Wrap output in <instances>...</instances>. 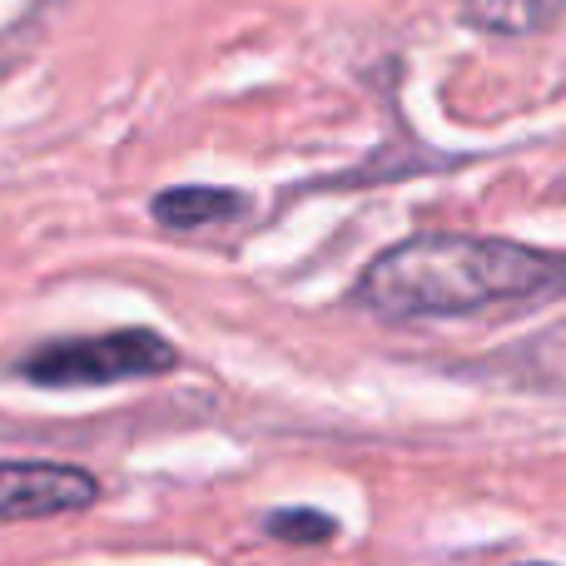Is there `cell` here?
I'll return each instance as SVG.
<instances>
[{"label":"cell","mask_w":566,"mask_h":566,"mask_svg":"<svg viewBox=\"0 0 566 566\" xmlns=\"http://www.w3.org/2000/svg\"><path fill=\"white\" fill-rule=\"evenodd\" d=\"M462 20L482 35L522 40L542 35L562 20V0H462Z\"/></svg>","instance_id":"obj_5"},{"label":"cell","mask_w":566,"mask_h":566,"mask_svg":"<svg viewBox=\"0 0 566 566\" xmlns=\"http://www.w3.org/2000/svg\"><path fill=\"white\" fill-rule=\"evenodd\" d=\"M527 566H552V562H527Z\"/></svg>","instance_id":"obj_7"},{"label":"cell","mask_w":566,"mask_h":566,"mask_svg":"<svg viewBox=\"0 0 566 566\" xmlns=\"http://www.w3.org/2000/svg\"><path fill=\"white\" fill-rule=\"evenodd\" d=\"M179 363L175 343H165L149 328H115L99 338H65L25 353L15 373L35 388H105L125 378H155Z\"/></svg>","instance_id":"obj_2"},{"label":"cell","mask_w":566,"mask_h":566,"mask_svg":"<svg viewBox=\"0 0 566 566\" xmlns=\"http://www.w3.org/2000/svg\"><path fill=\"white\" fill-rule=\"evenodd\" d=\"M562 289V259L547 249L482 234H412L382 249L358 279V303L388 323L468 318L497 303L547 298Z\"/></svg>","instance_id":"obj_1"},{"label":"cell","mask_w":566,"mask_h":566,"mask_svg":"<svg viewBox=\"0 0 566 566\" xmlns=\"http://www.w3.org/2000/svg\"><path fill=\"white\" fill-rule=\"evenodd\" d=\"M244 209H249V199L239 195V189H219V185H175L149 199V214L165 229H179V234H195V229H209V224H229V219H239Z\"/></svg>","instance_id":"obj_4"},{"label":"cell","mask_w":566,"mask_h":566,"mask_svg":"<svg viewBox=\"0 0 566 566\" xmlns=\"http://www.w3.org/2000/svg\"><path fill=\"white\" fill-rule=\"evenodd\" d=\"M99 482L70 462H0V522H40L85 512Z\"/></svg>","instance_id":"obj_3"},{"label":"cell","mask_w":566,"mask_h":566,"mask_svg":"<svg viewBox=\"0 0 566 566\" xmlns=\"http://www.w3.org/2000/svg\"><path fill=\"white\" fill-rule=\"evenodd\" d=\"M264 527H269V537L298 542V547H313V542H328V537H333V517H323V512H308V507L274 512Z\"/></svg>","instance_id":"obj_6"}]
</instances>
